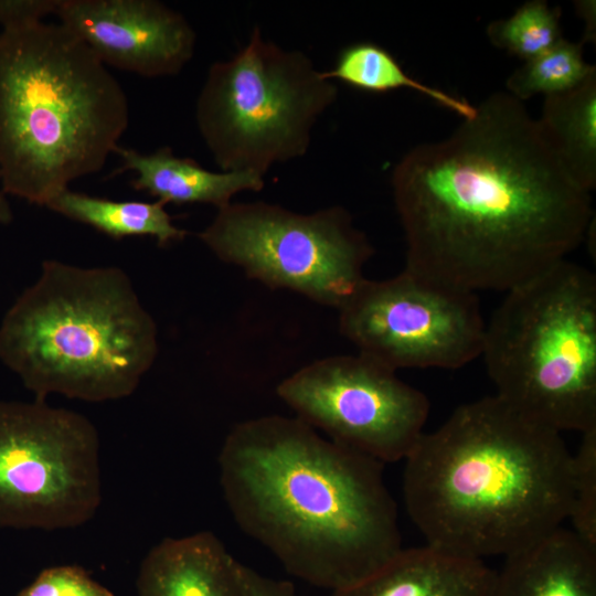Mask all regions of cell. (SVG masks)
Here are the masks:
<instances>
[{"instance_id": "obj_13", "label": "cell", "mask_w": 596, "mask_h": 596, "mask_svg": "<svg viewBox=\"0 0 596 596\" xmlns=\"http://www.w3.org/2000/svg\"><path fill=\"white\" fill-rule=\"evenodd\" d=\"M238 564L211 531L164 538L140 563L138 596H243Z\"/></svg>"}, {"instance_id": "obj_4", "label": "cell", "mask_w": 596, "mask_h": 596, "mask_svg": "<svg viewBox=\"0 0 596 596\" xmlns=\"http://www.w3.org/2000/svg\"><path fill=\"white\" fill-rule=\"evenodd\" d=\"M129 124L108 67L61 23L0 32V187L45 206L98 172Z\"/></svg>"}, {"instance_id": "obj_15", "label": "cell", "mask_w": 596, "mask_h": 596, "mask_svg": "<svg viewBox=\"0 0 596 596\" xmlns=\"http://www.w3.org/2000/svg\"><path fill=\"white\" fill-rule=\"evenodd\" d=\"M491 596H596V547L560 526L504 556Z\"/></svg>"}, {"instance_id": "obj_14", "label": "cell", "mask_w": 596, "mask_h": 596, "mask_svg": "<svg viewBox=\"0 0 596 596\" xmlns=\"http://www.w3.org/2000/svg\"><path fill=\"white\" fill-rule=\"evenodd\" d=\"M494 573L482 560L425 544L402 547L375 572L331 596H491Z\"/></svg>"}, {"instance_id": "obj_9", "label": "cell", "mask_w": 596, "mask_h": 596, "mask_svg": "<svg viewBox=\"0 0 596 596\" xmlns=\"http://www.w3.org/2000/svg\"><path fill=\"white\" fill-rule=\"evenodd\" d=\"M102 503L99 437L81 413L0 400V526L64 530Z\"/></svg>"}, {"instance_id": "obj_22", "label": "cell", "mask_w": 596, "mask_h": 596, "mask_svg": "<svg viewBox=\"0 0 596 596\" xmlns=\"http://www.w3.org/2000/svg\"><path fill=\"white\" fill-rule=\"evenodd\" d=\"M567 520L577 536L596 547V429L582 434L581 445L572 455Z\"/></svg>"}, {"instance_id": "obj_2", "label": "cell", "mask_w": 596, "mask_h": 596, "mask_svg": "<svg viewBox=\"0 0 596 596\" xmlns=\"http://www.w3.org/2000/svg\"><path fill=\"white\" fill-rule=\"evenodd\" d=\"M217 461L235 523L307 584L347 588L403 547L384 465L296 416L236 424Z\"/></svg>"}, {"instance_id": "obj_7", "label": "cell", "mask_w": 596, "mask_h": 596, "mask_svg": "<svg viewBox=\"0 0 596 596\" xmlns=\"http://www.w3.org/2000/svg\"><path fill=\"white\" fill-rule=\"evenodd\" d=\"M338 87L297 50L264 39L258 26L233 57L213 63L195 105L200 135L221 171L264 177L302 157Z\"/></svg>"}, {"instance_id": "obj_24", "label": "cell", "mask_w": 596, "mask_h": 596, "mask_svg": "<svg viewBox=\"0 0 596 596\" xmlns=\"http://www.w3.org/2000/svg\"><path fill=\"white\" fill-rule=\"evenodd\" d=\"M60 0H0L2 31L21 30L38 25L55 14Z\"/></svg>"}, {"instance_id": "obj_8", "label": "cell", "mask_w": 596, "mask_h": 596, "mask_svg": "<svg viewBox=\"0 0 596 596\" xmlns=\"http://www.w3.org/2000/svg\"><path fill=\"white\" fill-rule=\"evenodd\" d=\"M199 238L221 260L269 288L340 308L363 281L374 249L342 206L310 214L263 201L220 209Z\"/></svg>"}, {"instance_id": "obj_21", "label": "cell", "mask_w": 596, "mask_h": 596, "mask_svg": "<svg viewBox=\"0 0 596 596\" xmlns=\"http://www.w3.org/2000/svg\"><path fill=\"white\" fill-rule=\"evenodd\" d=\"M561 14L560 7L550 8L546 1L531 0L511 17L489 23L486 33L492 45L525 62L563 39Z\"/></svg>"}, {"instance_id": "obj_16", "label": "cell", "mask_w": 596, "mask_h": 596, "mask_svg": "<svg viewBox=\"0 0 596 596\" xmlns=\"http://www.w3.org/2000/svg\"><path fill=\"white\" fill-rule=\"evenodd\" d=\"M121 167L116 173L134 171L131 185L164 205L212 204L219 210L228 205L232 198L243 191L258 192L264 188V177L248 171H211L191 158L177 157L170 147L143 153L131 148L118 147Z\"/></svg>"}, {"instance_id": "obj_6", "label": "cell", "mask_w": 596, "mask_h": 596, "mask_svg": "<svg viewBox=\"0 0 596 596\" xmlns=\"http://www.w3.org/2000/svg\"><path fill=\"white\" fill-rule=\"evenodd\" d=\"M480 358L508 404L560 433L596 429V277L562 259L512 287Z\"/></svg>"}, {"instance_id": "obj_25", "label": "cell", "mask_w": 596, "mask_h": 596, "mask_svg": "<svg viewBox=\"0 0 596 596\" xmlns=\"http://www.w3.org/2000/svg\"><path fill=\"white\" fill-rule=\"evenodd\" d=\"M238 575L243 596H299L289 582L265 576L241 562Z\"/></svg>"}, {"instance_id": "obj_11", "label": "cell", "mask_w": 596, "mask_h": 596, "mask_svg": "<svg viewBox=\"0 0 596 596\" xmlns=\"http://www.w3.org/2000/svg\"><path fill=\"white\" fill-rule=\"evenodd\" d=\"M277 394L327 438L383 465L408 456L429 413L422 391L360 353L313 361L283 380Z\"/></svg>"}, {"instance_id": "obj_20", "label": "cell", "mask_w": 596, "mask_h": 596, "mask_svg": "<svg viewBox=\"0 0 596 596\" xmlns=\"http://www.w3.org/2000/svg\"><path fill=\"white\" fill-rule=\"evenodd\" d=\"M595 72V66L584 60L582 41L561 39L513 71L505 86L510 95L524 102L539 94L546 97L570 91Z\"/></svg>"}, {"instance_id": "obj_1", "label": "cell", "mask_w": 596, "mask_h": 596, "mask_svg": "<svg viewBox=\"0 0 596 596\" xmlns=\"http://www.w3.org/2000/svg\"><path fill=\"white\" fill-rule=\"evenodd\" d=\"M391 183L405 267L475 294L505 292L565 259L592 225L590 192L505 92L449 137L413 147Z\"/></svg>"}, {"instance_id": "obj_27", "label": "cell", "mask_w": 596, "mask_h": 596, "mask_svg": "<svg viewBox=\"0 0 596 596\" xmlns=\"http://www.w3.org/2000/svg\"><path fill=\"white\" fill-rule=\"evenodd\" d=\"M13 220L11 205L7 199V194L0 187V226L8 225Z\"/></svg>"}, {"instance_id": "obj_23", "label": "cell", "mask_w": 596, "mask_h": 596, "mask_svg": "<svg viewBox=\"0 0 596 596\" xmlns=\"http://www.w3.org/2000/svg\"><path fill=\"white\" fill-rule=\"evenodd\" d=\"M17 596H114L82 567L58 565L43 570Z\"/></svg>"}, {"instance_id": "obj_3", "label": "cell", "mask_w": 596, "mask_h": 596, "mask_svg": "<svg viewBox=\"0 0 596 596\" xmlns=\"http://www.w3.org/2000/svg\"><path fill=\"white\" fill-rule=\"evenodd\" d=\"M404 461L406 512L444 551L504 557L567 520L572 454L562 433L496 394L458 406Z\"/></svg>"}, {"instance_id": "obj_10", "label": "cell", "mask_w": 596, "mask_h": 596, "mask_svg": "<svg viewBox=\"0 0 596 596\" xmlns=\"http://www.w3.org/2000/svg\"><path fill=\"white\" fill-rule=\"evenodd\" d=\"M341 333L386 368L459 369L480 358L486 321L477 294L404 268L364 278L339 308Z\"/></svg>"}, {"instance_id": "obj_18", "label": "cell", "mask_w": 596, "mask_h": 596, "mask_svg": "<svg viewBox=\"0 0 596 596\" xmlns=\"http://www.w3.org/2000/svg\"><path fill=\"white\" fill-rule=\"evenodd\" d=\"M46 207L116 240L150 236L158 245L166 246L182 241L188 234L173 224L160 201H114L67 189Z\"/></svg>"}, {"instance_id": "obj_17", "label": "cell", "mask_w": 596, "mask_h": 596, "mask_svg": "<svg viewBox=\"0 0 596 596\" xmlns=\"http://www.w3.org/2000/svg\"><path fill=\"white\" fill-rule=\"evenodd\" d=\"M539 125L573 179L596 185V72L576 87L546 96Z\"/></svg>"}, {"instance_id": "obj_19", "label": "cell", "mask_w": 596, "mask_h": 596, "mask_svg": "<svg viewBox=\"0 0 596 596\" xmlns=\"http://www.w3.org/2000/svg\"><path fill=\"white\" fill-rule=\"evenodd\" d=\"M321 74L326 79H338L372 93L409 88L455 111L464 119L472 117L476 113V106L466 99L411 77L387 50L372 42H358L343 47L333 68Z\"/></svg>"}, {"instance_id": "obj_5", "label": "cell", "mask_w": 596, "mask_h": 596, "mask_svg": "<svg viewBox=\"0 0 596 596\" xmlns=\"http://www.w3.org/2000/svg\"><path fill=\"white\" fill-rule=\"evenodd\" d=\"M157 354L156 322L115 266L44 260L0 323V361L43 401L127 397Z\"/></svg>"}, {"instance_id": "obj_26", "label": "cell", "mask_w": 596, "mask_h": 596, "mask_svg": "<svg viewBox=\"0 0 596 596\" xmlns=\"http://www.w3.org/2000/svg\"><path fill=\"white\" fill-rule=\"evenodd\" d=\"M575 8L577 14L585 22V41H595V1H576Z\"/></svg>"}, {"instance_id": "obj_12", "label": "cell", "mask_w": 596, "mask_h": 596, "mask_svg": "<svg viewBox=\"0 0 596 596\" xmlns=\"http://www.w3.org/2000/svg\"><path fill=\"white\" fill-rule=\"evenodd\" d=\"M55 15L103 64L143 77L177 75L194 54L189 21L157 0H60Z\"/></svg>"}]
</instances>
